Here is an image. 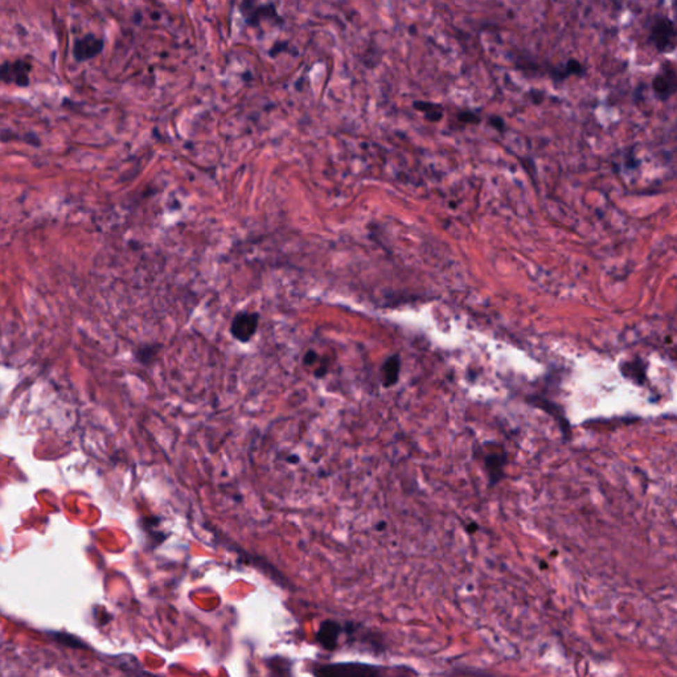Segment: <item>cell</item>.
<instances>
[{
    "instance_id": "obj_1",
    "label": "cell",
    "mask_w": 677,
    "mask_h": 677,
    "mask_svg": "<svg viewBox=\"0 0 677 677\" xmlns=\"http://www.w3.org/2000/svg\"><path fill=\"white\" fill-rule=\"evenodd\" d=\"M316 677H382L379 668L360 663L319 665L313 669Z\"/></svg>"
},
{
    "instance_id": "obj_2",
    "label": "cell",
    "mask_w": 677,
    "mask_h": 677,
    "mask_svg": "<svg viewBox=\"0 0 677 677\" xmlns=\"http://www.w3.org/2000/svg\"><path fill=\"white\" fill-rule=\"evenodd\" d=\"M650 40L658 51H671L677 42L676 23L665 16H656L651 24Z\"/></svg>"
},
{
    "instance_id": "obj_3",
    "label": "cell",
    "mask_w": 677,
    "mask_h": 677,
    "mask_svg": "<svg viewBox=\"0 0 677 677\" xmlns=\"http://www.w3.org/2000/svg\"><path fill=\"white\" fill-rule=\"evenodd\" d=\"M652 89L660 99H668L677 92V69L672 63H664L652 80Z\"/></svg>"
},
{
    "instance_id": "obj_4",
    "label": "cell",
    "mask_w": 677,
    "mask_h": 677,
    "mask_svg": "<svg viewBox=\"0 0 677 677\" xmlns=\"http://www.w3.org/2000/svg\"><path fill=\"white\" fill-rule=\"evenodd\" d=\"M259 315L257 312H238L231 325L233 338L241 343H247L257 332Z\"/></svg>"
},
{
    "instance_id": "obj_5",
    "label": "cell",
    "mask_w": 677,
    "mask_h": 677,
    "mask_svg": "<svg viewBox=\"0 0 677 677\" xmlns=\"http://www.w3.org/2000/svg\"><path fill=\"white\" fill-rule=\"evenodd\" d=\"M31 69L32 65L24 60L4 61L0 69L1 81L6 83H16L17 86H28Z\"/></svg>"
},
{
    "instance_id": "obj_6",
    "label": "cell",
    "mask_w": 677,
    "mask_h": 677,
    "mask_svg": "<svg viewBox=\"0 0 677 677\" xmlns=\"http://www.w3.org/2000/svg\"><path fill=\"white\" fill-rule=\"evenodd\" d=\"M104 48V40L95 33H86L73 44V57L77 61H88L95 57Z\"/></svg>"
},
{
    "instance_id": "obj_7",
    "label": "cell",
    "mask_w": 677,
    "mask_h": 677,
    "mask_svg": "<svg viewBox=\"0 0 677 677\" xmlns=\"http://www.w3.org/2000/svg\"><path fill=\"white\" fill-rule=\"evenodd\" d=\"M505 464H507V454L504 448L489 451L484 455V467L492 486L498 484L503 479Z\"/></svg>"
},
{
    "instance_id": "obj_8",
    "label": "cell",
    "mask_w": 677,
    "mask_h": 677,
    "mask_svg": "<svg viewBox=\"0 0 677 677\" xmlns=\"http://www.w3.org/2000/svg\"><path fill=\"white\" fill-rule=\"evenodd\" d=\"M340 634H341L340 624L334 621H325L320 626L316 639L325 650H334L338 646Z\"/></svg>"
},
{
    "instance_id": "obj_9",
    "label": "cell",
    "mask_w": 677,
    "mask_h": 677,
    "mask_svg": "<svg viewBox=\"0 0 677 677\" xmlns=\"http://www.w3.org/2000/svg\"><path fill=\"white\" fill-rule=\"evenodd\" d=\"M400 372H401V356L398 353H394L391 357L386 359L381 369L382 385L385 388H392L400 379Z\"/></svg>"
},
{
    "instance_id": "obj_10",
    "label": "cell",
    "mask_w": 677,
    "mask_h": 677,
    "mask_svg": "<svg viewBox=\"0 0 677 677\" xmlns=\"http://www.w3.org/2000/svg\"><path fill=\"white\" fill-rule=\"evenodd\" d=\"M159 352V345L156 344H149V345H143L140 347L138 351H136V359L143 363V364H149L155 357L156 354Z\"/></svg>"
},
{
    "instance_id": "obj_11",
    "label": "cell",
    "mask_w": 677,
    "mask_h": 677,
    "mask_svg": "<svg viewBox=\"0 0 677 677\" xmlns=\"http://www.w3.org/2000/svg\"><path fill=\"white\" fill-rule=\"evenodd\" d=\"M416 108H420L422 111L426 113L427 118H430L432 121H438L442 118V111H439V108H437V105H432V104H423V102H416Z\"/></svg>"
},
{
    "instance_id": "obj_12",
    "label": "cell",
    "mask_w": 677,
    "mask_h": 677,
    "mask_svg": "<svg viewBox=\"0 0 677 677\" xmlns=\"http://www.w3.org/2000/svg\"><path fill=\"white\" fill-rule=\"evenodd\" d=\"M316 361H318V353L312 351V350L307 351L306 354H304V357H303L304 366H313Z\"/></svg>"
},
{
    "instance_id": "obj_13",
    "label": "cell",
    "mask_w": 677,
    "mask_h": 677,
    "mask_svg": "<svg viewBox=\"0 0 677 677\" xmlns=\"http://www.w3.org/2000/svg\"><path fill=\"white\" fill-rule=\"evenodd\" d=\"M459 120L466 122H479V118L473 113H462L459 114Z\"/></svg>"
},
{
    "instance_id": "obj_14",
    "label": "cell",
    "mask_w": 677,
    "mask_h": 677,
    "mask_svg": "<svg viewBox=\"0 0 677 677\" xmlns=\"http://www.w3.org/2000/svg\"><path fill=\"white\" fill-rule=\"evenodd\" d=\"M325 373H327V366H322L320 368H318V369L315 370V376H316L318 379L325 377Z\"/></svg>"
},
{
    "instance_id": "obj_15",
    "label": "cell",
    "mask_w": 677,
    "mask_h": 677,
    "mask_svg": "<svg viewBox=\"0 0 677 677\" xmlns=\"http://www.w3.org/2000/svg\"><path fill=\"white\" fill-rule=\"evenodd\" d=\"M478 529H479V525H478L476 523H470V524H467V527H466V530H467L470 535H474L475 532H476Z\"/></svg>"
},
{
    "instance_id": "obj_16",
    "label": "cell",
    "mask_w": 677,
    "mask_h": 677,
    "mask_svg": "<svg viewBox=\"0 0 677 677\" xmlns=\"http://www.w3.org/2000/svg\"><path fill=\"white\" fill-rule=\"evenodd\" d=\"M287 462H288V463H293V464H297V463L299 462V457H297V455L288 457V458H287Z\"/></svg>"
},
{
    "instance_id": "obj_17",
    "label": "cell",
    "mask_w": 677,
    "mask_h": 677,
    "mask_svg": "<svg viewBox=\"0 0 677 677\" xmlns=\"http://www.w3.org/2000/svg\"><path fill=\"white\" fill-rule=\"evenodd\" d=\"M385 528H386V523H385V521H381V523H379V525H377V529H379V530H382V529Z\"/></svg>"
}]
</instances>
